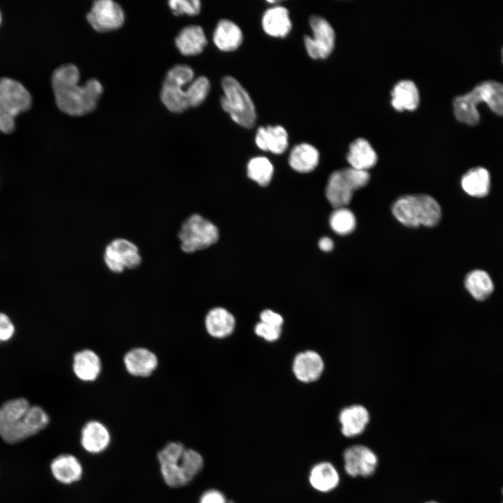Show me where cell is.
I'll return each instance as SVG.
<instances>
[{"instance_id":"cell-23","label":"cell","mask_w":503,"mask_h":503,"mask_svg":"<svg viewBox=\"0 0 503 503\" xmlns=\"http://www.w3.org/2000/svg\"><path fill=\"white\" fill-rule=\"evenodd\" d=\"M180 52L185 56L201 54L207 44L203 28L199 25H189L178 33L175 40Z\"/></svg>"},{"instance_id":"cell-8","label":"cell","mask_w":503,"mask_h":503,"mask_svg":"<svg viewBox=\"0 0 503 503\" xmlns=\"http://www.w3.org/2000/svg\"><path fill=\"white\" fill-rule=\"evenodd\" d=\"M370 180L367 171L345 168L333 172L326 187V196L335 208L347 206L354 191L365 187Z\"/></svg>"},{"instance_id":"cell-31","label":"cell","mask_w":503,"mask_h":503,"mask_svg":"<svg viewBox=\"0 0 503 503\" xmlns=\"http://www.w3.org/2000/svg\"><path fill=\"white\" fill-rule=\"evenodd\" d=\"M393 107L398 110H414L419 103L418 89L411 80L398 82L391 92Z\"/></svg>"},{"instance_id":"cell-29","label":"cell","mask_w":503,"mask_h":503,"mask_svg":"<svg viewBox=\"0 0 503 503\" xmlns=\"http://www.w3.org/2000/svg\"><path fill=\"white\" fill-rule=\"evenodd\" d=\"M465 289L476 300H486L494 291V284L485 270L476 269L468 272L464 279Z\"/></svg>"},{"instance_id":"cell-34","label":"cell","mask_w":503,"mask_h":503,"mask_svg":"<svg viewBox=\"0 0 503 503\" xmlns=\"http://www.w3.org/2000/svg\"><path fill=\"white\" fill-rule=\"evenodd\" d=\"M210 90V82L207 78L199 76L193 80L187 88L189 108L200 105L207 98Z\"/></svg>"},{"instance_id":"cell-21","label":"cell","mask_w":503,"mask_h":503,"mask_svg":"<svg viewBox=\"0 0 503 503\" xmlns=\"http://www.w3.org/2000/svg\"><path fill=\"white\" fill-rule=\"evenodd\" d=\"M255 143L261 150L280 154L288 147V133L280 125L260 126L255 136Z\"/></svg>"},{"instance_id":"cell-6","label":"cell","mask_w":503,"mask_h":503,"mask_svg":"<svg viewBox=\"0 0 503 503\" xmlns=\"http://www.w3.org/2000/svg\"><path fill=\"white\" fill-rule=\"evenodd\" d=\"M224 92L220 99L222 109L238 125L251 129L256 124V112L254 102L241 83L232 76L221 80Z\"/></svg>"},{"instance_id":"cell-43","label":"cell","mask_w":503,"mask_h":503,"mask_svg":"<svg viewBox=\"0 0 503 503\" xmlns=\"http://www.w3.org/2000/svg\"><path fill=\"white\" fill-rule=\"evenodd\" d=\"M1 12H0V25H1Z\"/></svg>"},{"instance_id":"cell-27","label":"cell","mask_w":503,"mask_h":503,"mask_svg":"<svg viewBox=\"0 0 503 503\" xmlns=\"http://www.w3.org/2000/svg\"><path fill=\"white\" fill-rule=\"evenodd\" d=\"M309 481L315 490L326 493L338 486L340 476L333 465L328 462H322L312 468Z\"/></svg>"},{"instance_id":"cell-12","label":"cell","mask_w":503,"mask_h":503,"mask_svg":"<svg viewBox=\"0 0 503 503\" xmlns=\"http://www.w3.org/2000/svg\"><path fill=\"white\" fill-rule=\"evenodd\" d=\"M309 22L313 36L305 35L304 37L306 51L314 59H325L334 48V30L326 19L319 15H312Z\"/></svg>"},{"instance_id":"cell-35","label":"cell","mask_w":503,"mask_h":503,"mask_svg":"<svg viewBox=\"0 0 503 503\" xmlns=\"http://www.w3.org/2000/svg\"><path fill=\"white\" fill-rule=\"evenodd\" d=\"M168 3L175 15L185 14L195 16L201 10V2L199 0H170Z\"/></svg>"},{"instance_id":"cell-2","label":"cell","mask_w":503,"mask_h":503,"mask_svg":"<svg viewBox=\"0 0 503 503\" xmlns=\"http://www.w3.org/2000/svg\"><path fill=\"white\" fill-rule=\"evenodd\" d=\"M50 417L41 407L27 400H9L0 407V437L6 443L16 444L44 430Z\"/></svg>"},{"instance_id":"cell-3","label":"cell","mask_w":503,"mask_h":503,"mask_svg":"<svg viewBox=\"0 0 503 503\" xmlns=\"http://www.w3.org/2000/svg\"><path fill=\"white\" fill-rule=\"evenodd\" d=\"M157 460L163 481L173 488L189 483L204 465L198 451L179 442H170L164 445L157 453Z\"/></svg>"},{"instance_id":"cell-25","label":"cell","mask_w":503,"mask_h":503,"mask_svg":"<svg viewBox=\"0 0 503 503\" xmlns=\"http://www.w3.org/2000/svg\"><path fill=\"white\" fill-rule=\"evenodd\" d=\"M347 159L351 168L367 171L376 164L377 155L370 143L360 138L350 144Z\"/></svg>"},{"instance_id":"cell-42","label":"cell","mask_w":503,"mask_h":503,"mask_svg":"<svg viewBox=\"0 0 503 503\" xmlns=\"http://www.w3.org/2000/svg\"><path fill=\"white\" fill-rule=\"evenodd\" d=\"M502 62H503V48H502Z\"/></svg>"},{"instance_id":"cell-19","label":"cell","mask_w":503,"mask_h":503,"mask_svg":"<svg viewBox=\"0 0 503 503\" xmlns=\"http://www.w3.org/2000/svg\"><path fill=\"white\" fill-rule=\"evenodd\" d=\"M50 471L58 482L71 485L79 481L83 475V467L80 460L73 454L62 453L50 462Z\"/></svg>"},{"instance_id":"cell-10","label":"cell","mask_w":503,"mask_h":503,"mask_svg":"<svg viewBox=\"0 0 503 503\" xmlns=\"http://www.w3.org/2000/svg\"><path fill=\"white\" fill-rule=\"evenodd\" d=\"M181 249L193 253L204 249L217 242L219 231L214 224L198 214L189 216L178 233Z\"/></svg>"},{"instance_id":"cell-20","label":"cell","mask_w":503,"mask_h":503,"mask_svg":"<svg viewBox=\"0 0 503 503\" xmlns=\"http://www.w3.org/2000/svg\"><path fill=\"white\" fill-rule=\"evenodd\" d=\"M72 369L75 376L84 382H92L100 376L102 362L99 354L89 349H84L74 353Z\"/></svg>"},{"instance_id":"cell-32","label":"cell","mask_w":503,"mask_h":503,"mask_svg":"<svg viewBox=\"0 0 503 503\" xmlns=\"http://www.w3.org/2000/svg\"><path fill=\"white\" fill-rule=\"evenodd\" d=\"M273 166L264 156L252 158L247 164V175L261 187L269 184L273 174Z\"/></svg>"},{"instance_id":"cell-17","label":"cell","mask_w":503,"mask_h":503,"mask_svg":"<svg viewBox=\"0 0 503 503\" xmlns=\"http://www.w3.org/2000/svg\"><path fill=\"white\" fill-rule=\"evenodd\" d=\"M123 363L129 374L145 378L156 371L159 365V358L150 349L138 347L131 349L124 354Z\"/></svg>"},{"instance_id":"cell-9","label":"cell","mask_w":503,"mask_h":503,"mask_svg":"<svg viewBox=\"0 0 503 503\" xmlns=\"http://www.w3.org/2000/svg\"><path fill=\"white\" fill-rule=\"evenodd\" d=\"M193 69L185 64H178L166 73L161 92V99L172 112H182L189 108L187 88L194 80Z\"/></svg>"},{"instance_id":"cell-28","label":"cell","mask_w":503,"mask_h":503,"mask_svg":"<svg viewBox=\"0 0 503 503\" xmlns=\"http://www.w3.org/2000/svg\"><path fill=\"white\" fill-rule=\"evenodd\" d=\"M319 153L312 145L300 143L295 145L289 157L290 166L299 173L312 171L319 164Z\"/></svg>"},{"instance_id":"cell-5","label":"cell","mask_w":503,"mask_h":503,"mask_svg":"<svg viewBox=\"0 0 503 503\" xmlns=\"http://www.w3.org/2000/svg\"><path fill=\"white\" fill-rule=\"evenodd\" d=\"M392 212L399 222L407 227L434 226L442 216L437 201L426 194L400 197L393 204Z\"/></svg>"},{"instance_id":"cell-39","label":"cell","mask_w":503,"mask_h":503,"mask_svg":"<svg viewBox=\"0 0 503 503\" xmlns=\"http://www.w3.org/2000/svg\"><path fill=\"white\" fill-rule=\"evenodd\" d=\"M261 322L281 327L283 323L282 316L270 309H265L261 313L260 315Z\"/></svg>"},{"instance_id":"cell-30","label":"cell","mask_w":503,"mask_h":503,"mask_svg":"<svg viewBox=\"0 0 503 503\" xmlns=\"http://www.w3.org/2000/svg\"><path fill=\"white\" fill-rule=\"evenodd\" d=\"M235 324L234 316L222 307L211 309L205 319V326L208 333L217 338L231 335L234 330Z\"/></svg>"},{"instance_id":"cell-41","label":"cell","mask_w":503,"mask_h":503,"mask_svg":"<svg viewBox=\"0 0 503 503\" xmlns=\"http://www.w3.org/2000/svg\"><path fill=\"white\" fill-rule=\"evenodd\" d=\"M425 503H438V502H435V501H430V502H425Z\"/></svg>"},{"instance_id":"cell-15","label":"cell","mask_w":503,"mask_h":503,"mask_svg":"<svg viewBox=\"0 0 503 503\" xmlns=\"http://www.w3.org/2000/svg\"><path fill=\"white\" fill-rule=\"evenodd\" d=\"M342 435L347 438L364 432L371 421L370 410L363 404L353 403L342 407L337 414Z\"/></svg>"},{"instance_id":"cell-7","label":"cell","mask_w":503,"mask_h":503,"mask_svg":"<svg viewBox=\"0 0 503 503\" xmlns=\"http://www.w3.org/2000/svg\"><path fill=\"white\" fill-rule=\"evenodd\" d=\"M31 96L20 82L10 78H0V131L12 132L15 127V117L31 108Z\"/></svg>"},{"instance_id":"cell-13","label":"cell","mask_w":503,"mask_h":503,"mask_svg":"<svg viewBox=\"0 0 503 503\" xmlns=\"http://www.w3.org/2000/svg\"><path fill=\"white\" fill-rule=\"evenodd\" d=\"M124 18L122 7L110 0L95 1L87 15V19L92 28L101 33L120 28Z\"/></svg>"},{"instance_id":"cell-40","label":"cell","mask_w":503,"mask_h":503,"mask_svg":"<svg viewBox=\"0 0 503 503\" xmlns=\"http://www.w3.org/2000/svg\"><path fill=\"white\" fill-rule=\"evenodd\" d=\"M333 240L328 237H323L321 238L319 241V247L321 250L323 252H330L333 248Z\"/></svg>"},{"instance_id":"cell-26","label":"cell","mask_w":503,"mask_h":503,"mask_svg":"<svg viewBox=\"0 0 503 503\" xmlns=\"http://www.w3.org/2000/svg\"><path fill=\"white\" fill-rule=\"evenodd\" d=\"M490 175L483 167H475L467 171L461 178V187L469 196L482 198L487 196L490 189Z\"/></svg>"},{"instance_id":"cell-18","label":"cell","mask_w":503,"mask_h":503,"mask_svg":"<svg viewBox=\"0 0 503 503\" xmlns=\"http://www.w3.org/2000/svg\"><path fill=\"white\" fill-rule=\"evenodd\" d=\"M80 442L86 452L99 454L109 447L111 434L104 423L98 420H90L81 429Z\"/></svg>"},{"instance_id":"cell-36","label":"cell","mask_w":503,"mask_h":503,"mask_svg":"<svg viewBox=\"0 0 503 503\" xmlns=\"http://www.w3.org/2000/svg\"><path fill=\"white\" fill-rule=\"evenodd\" d=\"M255 333L259 337L267 341L277 340L281 334V327L267 324L263 322L257 323L254 328Z\"/></svg>"},{"instance_id":"cell-11","label":"cell","mask_w":503,"mask_h":503,"mask_svg":"<svg viewBox=\"0 0 503 503\" xmlns=\"http://www.w3.org/2000/svg\"><path fill=\"white\" fill-rule=\"evenodd\" d=\"M103 259L106 268L115 274L136 269L143 261L138 247L124 238H117L108 243L103 251Z\"/></svg>"},{"instance_id":"cell-4","label":"cell","mask_w":503,"mask_h":503,"mask_svg":"<svg viewBox=\"0 0 503 503\" xmlns=\"http://www.w3.org/2000/svg\"><path fill=\"white\" fill-rule=\"evenodd\" d=\"M486 103L498 115H503V83L486 80L478 84L470 92L456 96L453 102L455 117L468 125L479 122L478 104Z\"/></svg>"},{"instance_id":"cell-22","label":"cell","mask_w":503,"mask_h":503,"mask_svg":"<svg viewBox=\"0 0 503 503\" xmlns=\"http://www.w3.org/2000/svg\"><path fill=\"white\" fill-rule=\"evenodd\" d=\"M262 27L266 34L275 38H284L292 29L289 10L284 6L268 8L262 16Z\"/></svg>"},{"instance_id":"cell-33","label":"cell","mask_w":503,"mask_h":503,"mask_svg":"<svg viewBox=\"0 0 503 503\" xmlns=\"http://www.w3.org/2000/svg\"><path fill=\"white\" fill-rule=\"evenodd\" d=\"M329 222L333 231L341 235L351 233L356 225L353 213L345 207L335 208L330 214Z\"/></svg>"},{"instance_id":"cell-38","label":"cell","mask_w":503,"mask_h":503,"mask_svg":"<svg viewBox=\"0 0 503 503\" xmlns=\"http://www.w3.org/2000/svg\"><path fill=\"white\" fill-rule=\"evenodd\" d=\"M199 503H228L224 494L217 490H209L201 495Z\"/></svg>"},{"instance_id":"cell-44","label":"cell","mask_w":503,"mask_h":503,"mask_svg":"<svg viewBox=\"0 0 503 503\" xmlns=\"http://www.w3.org/2000/svg\"><path fill=\"white\" fill-rule=\"evenodd\" d=\"M502 495H503V488H502ZM502 503H503V501H502Z\"/></svg>"},{"instance_id":"cell-1","label":"cell","mask_w":503,"mask_h":503,"mask_svg":"<svg viewBox=\"0 0 503 503\" xmlns=\"http://www.w3.org/2000/svg\"><path fill=\"white\" fill-rule=\"evenodd\" d=\"M80 72L72 64L56 68L52 75V87L59 110L71 116H82L92 112L103 93L101 83L95 78L79 85Z\"/></svg>"},{"instance_id":"cell-37","label":"cell","mask_w":503,"mask_h":503,"mask_svg":"<svg viewBox=\"0 0 503 503\" xmlns=\"http://www.w3.org/2000/svg\"><path fill=\"white\" fill-rule=\"evenodd\" d=\"M15 333V326L10 319L4 313L0 312V342L9 340Z\"/></svg>"},{"instance_id":"cell-16","label":"cell","mask_w":503,"mask_h":503,"mask_svg":"<svg viewBox=\"0 0 503 503\" xmlns=\"http://www.w3.org/2000/svg\"><path fill=\"white\" fill-rule=\"evenodd\" d=\"M326 363L323 356L314 350L299 353L293 363V371L296 378L305 384L319 381L323 375Z\"/></svg>"},{"instance_id":"cell-24","label":"cell","mask_w":503,"mask_h":503,"mask_svg":"<svg viewBox=\"0 0 503 503\" xmlns=\"http://www.w3.org/2000/svg\"><path fill=\"white\" fill-rule=\"evenodd\" d=\"M242 41V30L235 22L226 19L217 22L213 41L219 50L223 52L235 51L241 45Z\"/></svg>"},{"instance_id":"cell-14","label":"cell","mask_w":503,"mask_h":503,"mask_svg":"<svg viewBox=\"0 0 503 503\" xmlns=\"http://www.w3.org/2000/svg\"><path fill=\"white\" fill-rule=\"evenodd\" d=\"M342 456L344 471L351 477H368L374 473L378 465L375 453L362 444L349 446Z\"/></svg>"}]
</instances>
